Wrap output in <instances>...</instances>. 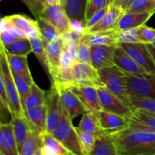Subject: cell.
<instances>
[{"instance_id":"60d3db41","label":"cell","mask_w":155,"mask_h":155,"mask_svg":"<svg viewBox=\"0 0 155 155\" xmlns=\"http://www.w3.org/2000/svg\"><path fill=\"white\" fill-rule=\"evenodd\" d=\"M110 4V0H88L86 12V23L92 15L103 8Z\"/></svg>"},{"instance_id":"f5cc1de1","label":"cell","mask_w":155,"mask_h":155,"mask_svg":"<svg viewBox=\"0 0 155 155\" xmlns=\"http://www.w3.org/2000/svg\"><path fill=\"white\" fill-rule=\"evenodd\" d=\"M0 155H5L4 145H3V132L2 126H0Z\"/></svg>"},{"instance_id":"d590c367","label":"cell","mask_w":155,"mask_h":155,"mask_svg":"<svg viewBox=\"0 0 155 155\" xmlns=\"http://www.w3.org/2000/svg\"><path fill=\"white\" fill-rule=\"evenodd\" d=\"M76 130L80 139L83 154L84 155H91L95 149L97 138L91 133L82 131L78 127H76Z\"/></svg>"},{"instance_id":"9f6ffc18","label":"cell","mask_w":155,"mask_h":155,"mask_svg":"<svg viewBox=\"0 0 155 155\" xmlns=\"http://www.w3.org/2000/svg\"><path fill=\"white\" fill-rule=\"evenodd\" d=\"M45 5H61L59 0H45Z\"/></svg>"},{"instance_id":"ee69618b","label":"cell","mask_w":155,"mask_h":155,"mask_svg":"<svg viewBox=\"0 0 155 155\" xmlns=\"http://www.w3.org/2000/svg\"><path fill=\"white\" fill-rule=\"evenodd\" d=\"M23 2L27 6L31 13L36 17V18L41 16L44 6L41 3H39L37 0H22Z\"/></svg>"},{"instance_id":"f6af8a7d","label":"cell","mask_w":155,"mask_h":155,"mask_svg":"<svg viewBox=\"0 0 155 155\" xmlns=\"http://www.w3.org/2000/svg\"><path fill=\"white\" fill-rule=\"evenodd\" d=\"M109 5L106 6V7L101 8V10L98 11L96 13H95L93 15H92V17L90 18V19L88 20V21H86V30L91 28L92 27L95 26V24H98V23L99 22V21H101L103 18H104V16L106 15V14H107V11H108Z\"/></svg>"},{"instance_id":"3957f363","label":"cell","mask_w":155,"mask_h":155,"mask_svg":"<svg viewBox=\"0 0 155 155\" xmlns=\"http://www.w3.org/2000/svg\"><path fill=\"white\" fill-rule=\"evenodd\" d=\"M98 74L105 87L133 109L130 102V95L127 89L124 71L116 65H114L99 69Z\"/></svg>"},{"instance_id":"680465c9","label":"cell","mask_w":155,"mask_h":155,"mask_svg":"<svg viewBox=\"0 0 155 155\" xmlns=\"http://www.w3.org/2000/svg\"><path fill=\"white\" fill-rule=\"evenodd\" d=\"M33 155H42V151H41V148L39 150V151H36Z\"/></svg>"},{"instance_id":"f546056e","label":"cell","mask_w":155,"mask_h":155,"mask_svg":"<svg viewBox=\"0 0 155 155\" xmlns=\"http://www.w3.org/2000/svg\"><path fill=\"white\" fill-rule=\"evenodd\" d=\"M5 19L6 20L10 27H16V28L21 29L24 30V33L33 28L38 27L37 21L28 18L27 16L20 14H15V15L5 16Z\"/></svg>"},{"instance_id":"db71d44e","label":"cell","mask_w":155,"mask_h":155,"mask_svg":"<svg viewBox=\"0 0 155 155\" xmlns=\"http://www.w3.org/2000/svg\"><path fill=\"white\" fill-rule=\"evenodd\" d=\"M133 1H134V0H122L120 7V8L124 12Z\"/></svg>"},{"instance_id":"30bf717a","label":"cell","mask_w":155,"mask_h":155,"mask_svg":"<svg viewBox=\"0 0 155 155\" xmlns=\"http://www.w3.org/2000/svg\"><path fill=\"white\" fill-rule=\"evenodd\" d=\"M100 128L104 136H110L130 127V119L101 110L95 113Z\"/></svg>"},{"instance_id":"1f68e13d","label":"cell","mask_w":155,"mask_h":155,"mask_svg":"<svg viewBox=\"0 0 155 155\" xmlns=\"http://www.w3.org/2000/svg\"><path fill=\"white\" fill-rule=\"evenodd\" d=\"M5 48L8 53L15 55L28 56L30 53L33 52L30 41L27 37L16 39L12 44L5 45Z\"/></svg>"},{"instance_id":"681fc988","label":"cell","mask_w":155,"mask_h":155,"mask_svg":"<svg viewBox=\"0 0 155 155\" xmlns=\"http://www.w3.org/2000/svg\"><path fill=\"white\" fill-rule=\"evenodd\" d=\"M0 96H1V98H2V100H3V101L5 102V104L6 105H7V107H8V103L7 95H6L5 87L4 78H3L2 72L1 68H0Z\"/></svg>"},{"instance_id":"ab89813d","label":"cell","mask_w":155,"mask_h":155,"mask_svg":"<svg viewBox=\"0 0 155 155\" xmlns=\"http://www.w3.org/2000/svg\"><path fill=\"white\" fill-rule=\"evenodd\" d=\"M130 102L133 109H143L155 113V99L146 97L130 95Z\"/></svg>"},{"instance_id":"c3c4849f","label":"cell","mask_w":155,"mask_h":155,"mask_svg":"<svg viewBox=\"0 0 155 155\" xmlns=\"http://www.w3.org/2000/svg\"><path fill=\"white\" fill-rule=\"evenodd\" d=\"M73 63L72 61H71V57H70L69 54L67 51V50L64 49L63 53L61 54V61H60V65L61 68H71Z\"/></svg>"},{"instance_id":"6da1fadb","label":"cell","mask_w":155,"mask_h":155,"mask_svg":"<svg viewBox=\"0 0 155 155\" xmlns=\"http://www.w3.org/2000/svg\"><path fill=\"white\" fill-rule=\"evenodd\" d=\"M117 155H155V133L130 127L109 136Z\"/></svg>"},{"instance_id":"4dcf8cb0","label":"cell","mask_w":155,"mask_h":155,"mask_svg":"<svg viewBox=\"0 0 155 155\" xmlns=\"http://www.w3.org/2000/svg\"><path fill=\"white\" fill-rule=\"evenodd\" d=\"M42 146L39 133L32 130L19 149V155H33Z\"/></svg>"},{"instance_id":"11a10c76","label":"cell","mask_w":155,"mask_h":155,"mask_svg":"<svg viewBox=\"0 0 155 155\" xmlns=\"http://www.w3.org/2000/svg\"><path fill=\"white\" fill-rule=\"evenodd\" d=\"M147 47H148V49L149 50L150 53L152 55L153 58L155 61V45H153V44H146Z\"/></svg>"},{"instance_id":"03108f58","label":"cell","mask_w":155,"mask_h":155,"mask_svg":"<svg viewBox=\"0 0 155 155\" xmlns=\"http://www.w3.org/2000/svg\"><path fill=\"white\" fill-rule=\"evenodd\" d=\"M110 3H111V2H113V1H114V0H110Z\"/></svg>"},{"instance_id":"ba28073f","label":"cell","mask_w":155,"mask_h":155,"mask_svg":"<svg viewBox=\"0 0 155 155\" xmlns=\"http://www.w3.org/2000/svg\"><path fill=\"white\" fill-rule=\"evenodd\" d=\"M45 104L47 109L45 131L49 133H52L60 121L63 111L58 91L57 88L53 85H51V87L49 90L46 91Z\"/></svg>"},{"instance_id":"816d5d0a","label":"cell","mask_w":155,"mask_h":155,"mask_svg":"<svg viewBox=\"0 0 155 155\" xmlns=\"http://www.w3.org/2000/svg\"><path fill=\"white\" fill-rule=\"evenodd\" d=\"M8 32L13 37H15V39H20V38L26 37L25 33H24V30H21V29L16 28V27H10V29H9Z\"/></svg>"},{"instance_id":"8fae6325","label":"cell","mask_w":155,"mask_h":155,"mask_svg":"<svg viewBox=\"0 0 155 155\" xmlns=\"http://www.w3.org/2000/svg\"><path fill=\"white\" fill-rule=\"evenodd\" d=\"M58 91L62 109L67 113L71 120L86 113V110L78 97L67 86H56Z\"/></svg>"},{"instance_id":"e575fe53","label":"cell","mask_w":155,"mask_h":155,"mask_svg":"<svg viewBox=\"0 0 155 155\" xmlns=\"http://www.w3.org/2000/svg\"><path fill=\"white\" fill-rule=\"evenodd\" d=\"M30 43H31L32 50L33 53L35 54L41 64L42 65L43 68L47 73H48V65H47L46 54H45V45L41 36H36V37L30 38Z\"/></svg>"},{"instance_id":"8d00e7d4","label":"cell","mask_w":155,"mask_h":155,"mask_svg":"<svg viewBox=\"0 0 155 155\" xmlns=\"http://www.w3.org/2000/svg\"><path fill=\"white\" fill-rule=\"evenodd\" d=\"M124 12H127V13L154 12L155 13V0H134Z\"/></svg>"},{"instance_id":"94428289","label":"cell","mask_w":155,"mask_h":155,"mask_svg":"<svg viewBox=\"0 0 155 155\" xmlns=\"http://www.w3.org/2000/svg\"><path fill=\"white\" fill-rule=\"evenodd\" d=\"M38 2H39V3H41L42 5H45V0H37Z\"/></svg>"},{"instance_id":"7402d4cb","label":"cell","mask_w":155,"mask_h":155,"mask_svg":"<svg viewBox=\"0 0 155 155\" xmlns=\"http://www.w3.org/2000/svg\"><path fill=\"white\" fill-rule=\"evenodd\" d=\"M10 123L12 126L13 133L16 139L18 151L23 145L31 131L33 130L28 120L24 115L23 116L12 117Z\"/></svg>"},{"instance_id":"836d02e7","label":"cell","mask_w":155,"mask_h":155,"mask_svg":"<svg viewBox=\"0 0 155 155\" xmlns=\"http://www.w3.org/2000/svg\"><path fill=\"white\" fill-rule=\"evenodd\" d=\"M91 155H117L110 136H103L97 138L95 149Z\"/></svg>"},{"instance_id":"7bdbcfd3","label":"cell","mask_w":155,"mask_h":155,"mask_svg":"<svg viewBox=\"0 0 155 155\" xmlns=\"http://www.w3.org/2000/svg\"><path fill=\"white\" fill-rule=\"evenodd\" d=\"M141 37L143 43L152 44L155 39V29L146 26L145 24L142 26Z\"/></svg>"},{"instance_id":"be15d7a7","label":"cell","mask_w":155,"mask_h":155,"mask_svg":"<svg viewBox=\"0 0 155 155\" xmlns=\"http://www.w3.org/2000/svg\"><path fill=\"white\" fill-rule=\"evenodd\" d=\"M153 45H155V39H154V42H153Z\"/></svg>"},{"instance_id":"b9f144b4","label":"cell","mask_w":155,"mask_h":155,"mask_svg":"<svg viewBox=\"0 0 155 155\" xmlns=\"http://www.w3.org/2000/svg\"><path fill=\"white\" fill-rule=\"evenodd\" d=\"M81 37L82 36L79 35L78 33L71 30V31L62 33L61 35L60 39L62 43H63L64 46H66V45H74V46L77 47V45L80 42Z\"/></svg>"},{"instance_id":"603a6c76","label":"cell","mask_w":155,"mask_h":155,"mask_svg":"<svg viewBox=\"0 0 155 155\" xmlns=\"http://www.w3.org/2000/svg\"><path fill=\"white\" fill-rule=\"evenodd\" d=\"M88 0H66L64 5L71 21H80L86 24V12Z\"/></svg>"},{"instance_id":"74e56055","label":"cell","mask_w":155,"mask_h":155,"mask_svg":"<svg viewBox=\"0 0 155 155\" xmlns=\"http://www.w3.org/2000/svg\"><path fill=\"white\" fill-rule=\"evenodd\" d=\"M76 55L80 63L92 64L91 60V45L82 36L80 42L76 47Z\"/></svg>"},{"instance_id":"5b68a950","label":"cell","mask_w":155,"mask_h":155,"mask_svg":"<svg viewBox=\"0 0 155 155\" xmlns=\"http://www.w3.org/2000/svg\"><path fill=\"white\" fill-rule=\"evenodd\" d=\"M101 109L131 120L134 110L124 101L110 92L105 86L97 88Z\"/></svg>"},{"instance_id":"4fadbf2b","label":"cell","mask_w":155,"mask_h":155,"mask_svg":"<svg viewBox=\"0 0 155 155\" xmlns=\"http://www.w3.org/2000/svg\"><path fill=\"white\" fill-rule=\"evenodd\" d=\"M68 87L78 97L86 108V112L96 113L102 110L98 99L97 88L77 84L71 85Z\"/></svg>"},{"instance_id":"ac0fdd59","label":"cell","mask_w":155,"mask_h":155,"mask_svg":"<svg viewBox=\"0 0 155 155\" xmlns=\"http://www.w3.org/2000/svg\"><path fill=\"white\" fill-rule=\"evenodd\" d=\"M154 12H142V13H127L124 12L120 18L117 25V30H126L129 29L142 27L153 16Z\"/></svg>"},{"instance_id":"277c9868","label":"cell","mask_w":155,"mask_h":155,"mask_svg":"<svg viewBox=\"0 0 155 155\" xmlns=\"http://www.w3.org/2000/svg\"><path fill=\"white\" fill-rule=\"evenodd\" d=\"M52 135L70 152L75 155H84L76 127L73 125L72 120L64 110Z\"/></svg>"},{"instance_id":"4316f807","label":"cell","mask_w":155,"mask_h":155,"mask_svg":"<svg viewBox=\"0 0 155 155\" xmlns=\"http://www.w3.org/2000/svg\"><path fill=\"white\" fill-rule=\"evenodd\" d=\"M45 96L46 91L42 90L34 83L30 89L28 95L22 103L24 110L44 104L45 103Z\"/></svg>"},{"instance_id":"d6a6232c","label":"cell","mask_w":155,"mask_h":155,"mask_svg":"<svg viewBox=\"0 0 155 155\" xmlns=\"http://www.w3.org/2000/svg\"><path fill=\"white\" fill-rule=\"evenodd\" d=\"M7 59L12 74H30L27 56L15 55L7 52Z\"/></svg>"},{"instance_id":"e7e4bbea","label":"cell","mask_w":155,"mask_h":155,"mask_svg":"<svg viewBox=\"0 0 155 155\" xmlns=\"http://www.w3.org/2000/svg\"><path fill=\"white\" fill-rule=\"evenodd\" d=\"M2 124H2V123L0 122V126H2Z\"/></svg>"},{"instance_id":"e0dca14e","label":"cell","mask_w":155,"mask_h":155,"mask_svg":"<svg viewBox=\"0 0 155 155\" xmlns=\"http://www.w3.org/2000/svg\"><path fill=\"white\" fill-rule=\"evenodd\" d=\"M43 42L45 45V54H46L48 74L51 78L54 73L61 68V57L64 49V46L61 39L51 41V42H46L43 40Z\"/></svg>"},{"instance_id":"91938a15","label":"cell","mask_w":155,"mask_h":155,"mask_svg":"<svg viewBox=\"0 0 155 155\" xmlns=\"http://www.w3.org/2000/svg\"><path fill=\"white\" fill-rule=\"evenodd\" d=\"M59 1H60V4L61 5L64 7V5L65 2H66V0H59Z\"/></svg>"},{"instance_id":"bcb514c9","label":"cell","mask_w":155,"mask_h":155,"mask_svg":"<svg viewBox=\"0 0 155 155\" xmlns=\"http://www.w3.org/2000/svg\"><path fill=\"white\" fill-rule=\"evenodd\" d=\"M8 116L11 117L8 107L5 104L2 98L0 96V122L2 124L10 122V120H8Z\"/></svg>"},{"instance_id":"7a4b0ae2","label":"cell","mask_w":155,"mask_h":155,"mask_svg":"<svg viewBox=\"0 0 155 155\" xmlns=\"http://www.w3.org/2000/svg\"><path fill=\"white\" fill-rule=\"evenodd\" d=\"M0 68L2 70L3 78H4L5 87L6 95H7L11 117L23 116L24 115V109L21 104L19 94L17 90L13 74L8 62L7 52L1 39H0Z\"/></svg>"},{"instance_id":"52a82bcc","label":"cell","mask_w":155,"mask_h":155,"mask_svg":"<svg viewBox=\"0 0 155 155\" xmlns=\"http://www.w3.org/2000/svg\"><path fill=\"white\" fill-rule=\"evenodd\" d=\"M74 84L98 88L105 86L100 78L98 70L89 64L76 62L71 66Z\"/></svg>"},{"instance_id":"d4e9b609","label":"cell","mask_w":155,"mask_h":155,"mask_svg":"<svg viewBox=\"0 0 155 155\" xmlns=\"http://www.w3.org/2000/svg\"><path fill=\"white\" fill-rule=\"evenodd\" d=\"M77 127L82 131L94 135L96 138L104 136L100 128L99 123H98V120L95 113L86 112L83 114Z\"/></svg>"},{"instance_id":"44dd1931","label":"cell","mask_w":155,"mask_h":155,"mask_svg":"<svg viewBox=\"0 0 155 155\" xmlns=\"http://www.w3.org/2000/svg\"><path fill=\"white\" fill-rule=\"evenodd\" d=\"M130 127L155 133V113L143 109H135L130 120Z\"/></svg>"},{"instance_id":"7dc6e473","label":"cell","mask_w":155,"mask_h":155,"mask_svg":"<svg viewBox=\"0 0 155 155\" xmlns=\"http://www.w3.org/2000/svg\"><path fill=\"white\" fill-rule=\"evenodd\" d=\"M71 30L83 36L86 33V24L80 21H71Z\"/></svg>"},{"instance_id":"7c38bea8","label":"cell","mask_w":155,"mask_h":155,"mask_svg":"<svg viewBox=\"0 0 155 155\" xmlns=\"http://www.w3.org/2000/svg\"><path fill=\"white\" fill-rule=\"evenodd\" d=\"M40 17H42L53 24L61 34L71 30V20L61 5H45Z\"/></svg>"},{"instance_id":"9a60e30c","label":"cell","mask_w":155,"mask_h":155,"mask_svg":"<svg viewBox=\"0 0 155 155\" xmlns=\"http://www.w3.org/2000/svg\"><path fill=\"white\" fill-rule=\"evenodd\" d=\"M117 45L91 46L92 65L97 70L114 66V51Z\"/></svg>"},{"instance_id":"cb8c5ba5","label":"cell","mask_w":155,"mask_h":155,"mask_svg":"<svg viewBox=\"0 0 155 155\" xmlns=\"http://www.w3.org/2000/svg\"><path fill=\"white\" fill-rule=\"evenodd\" d=\"M39 136L42 140V147L53 155H75L65 148L52 133L43 131L39 133Z\"/></svg>"},{"instance_id":"9c48e42d","label":"cell","mask_w":155,"mask_h":155,"mask_svg":"<svg viewBox=\"0 0 155 155\" xmlns=\"http://www.w3.org/2000/svg\"><path fill=\"white\" fill-rule=\"evenodd\" d=\"M127 89L130 95L155 99V77H139L125 72Z\"/></svg>"},{"instance_id":"003e7915","label":"cell","mask_w":155,"mask_h":155,"mask_svg":"<svg viewBox=\"0 0 155 155\" xmlns=\"http://www.w3.org/2000/svg\"><path fill=\"white\" fill-rule=\"evenodd\" d=\"M0 1H1V0H0Z\"/></svg>"},{"instance_id":"f1b7e54d","label":"cell","mask_w":155,"mask_h":155,"mask_svg":"<svg viewBox=\"0 0 155 155\" xmlns=\"http://www.w3.org/2000/svg\"><path fill=\"white\" fill-rule=\"evenodd\" d=\"M15 85H16L17 90L19 94L21 104L24 102L25 98L28 95L32 86L34 83L30 74H12Z\"/></svg>"},{"instance_id":"484cf974","label":"cell","mask_w":155,"mask_h":155,"mask_svg":"<svg viewBox=\"0 0 155 155\" xmlns=\"http://www.w3.org/2000/svg\"><path fill=\"white\" fill-rule=\"evenodd\" d=\"M3 132V145L5 155H19L18 147L10 122L2 125Z\"/></svg>"},{"instance_id":"ffe728a7","label":"cell","mask_w":155,"mask_h":155,"mask_svg":"<svg viewBox=\"0 0 155 155\" xmlns=\"http://www.w3.org/2000/svg\"><path fill=\"white\" fill-rule=\"evenodd\" d=\"M118 33L117 29L107 31L96 32V33H85L83 35L88 43L91 46H99V45H118Z\"/></svg>"},{"instance_id":"d6986e66","label":"cell","mask_w":155,"mask_h":155,"mask_svg":"<svg viewBox=\"0 0 155 155\" xmlns=\"http://www.w3.org/2000/svg\"><path fill=\"white\" fill-rule=\"evenodd\" d=\"M24 114L28 120L33 130L39 133L45 131L47 117V109L45 104L26 109L24 110Z\"/></svg>"},{"instance_id":"f907efd6","label":"cell","mask_w":155,"mask_h":155,"mask_svg":"<svg viewBox=\"0 0 155 155\" xmlns=\"http://www.w3.org/2000/svg\"><path fill=\"white\" fill-rule=\"evenodd\" d=\"M0 39H1L2 42L4 44V45H9V44H12V42H15L16 39L15 37L12 36L8 32H2V33H0Z\"/></svg>"},{"instance_id":"8992f818","label":"cell","mask_w":155,"mask_h":155,"mask_svg":"<svg viewBox=\"0 0 155 155\" xmlns=\"http://www.w3.org/2000/svg\"><path fill=\"white\" fill-rule=\"evenodd\" d=\"M118 45H120L146 72L155 77V61L148 49L146 44L141 42H120Z\"/></svg>"},{"instance_id":"f35d334b","label":"cell","mask_w":155,"mask_h":155,"mask_svg":"<svg viewBox=\"0 0 155 155\" xmlns=\"http://www.w3.org/2000/svg\"><path fill=\"white\" fill-rule=\"evenodd\" d=\"M141 29H142V27L119 31L118 33L119 43L120 42H127V43L141 42V43H143L142 37H141Z\"/></svg>"},{"instance_id":"5bb4252c","label":"cell","mask_w":155,"mask_h":155,"mask_svg":"<svg viewBox=\"0 0 155 155\" xmlns=\"http://www.w3.org/2000/svg\"><path fill=\"white\" fill-rule=\"evenodd\" d=\"M114 64L122 71L139 77H147L152 76L139 66L120 45H117L114 51Z\"/></svg>"},{"instance_id":"6f0895ef","label":"cell","mask_w":155,"mask_h":155,"mask_svg":"<svg viewBox=\"0 0 155 155\" xmlns=\"http://www.w3.org/2000/svg\"><path fill=\"white\" fill-rule=\"evenodd\" d=\"M121 2H122V0H114V1L110 3V4H113V5H114L119 6L120 7Z\"/></svg>"},{"instance_id":"83f0119b","label":"cell","mask_w":155,"mask_h":155,"mask_svg":"<svg viewBox=\"0 0 155 155\" xmlns=\"http://www.w3.org/2000/svg\"><path fill=\"white\" fill-rule=\"evenodd\" d=\"M41 38L46 42L59 40L61 33L53 24L42 17L36 18Z\"/></svg>"},{"instance_id":"6125c7cd","label":"cell","mask_w":155,"mask_h":155,"mask_svg":"<svg viewBox=\"0 0 155 155\" xmlns=\"http://www.w3.org/2000/svg\"><path fill=\"white\" fill-rule=\"evenodd\" d=\"M2 17H1V15H0V24H1V21H2Z\"/></svg>"},{"instance_id":"2e32d148","label":"cell","mask_w":155,"mask_h":155,"mask_svg":"<svg viewBox=\"0 0 155 155\" xmlns=\"http://www.w3.org/2000/svg\"><path fill=\"white\" fill-rule=\"evenodd\" d=\"M123 13H124V11L120 8V7L110 4L108 11L104 18L95 26L86 30V33L114 30L117 28V22Z\"/></svg>"}]
</instances>
